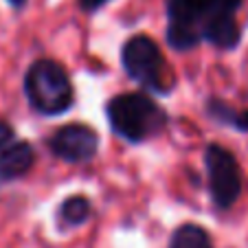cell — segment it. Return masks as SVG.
<instances>
[{
	"instance_id": "obj_1",
	"label": "cell",
	"mask_w": 248,
	"mask_h": 248,
	"mask_svg": "<svg viewBox=\"0 0 248 248\" xmlns=\"http://www.w3.org/2000/svg\"><path fill=\"white\" fill-rule=\"evenodd\" d=\"M106 114L114 134L127 143H143L160 134L167 125V112L143 93L117 94L108 101Z\"/></svg>"
},
{
	"instance_id": "obj_2",
	"label": "cell",
	"mask_w": 248,
	"mask_h": 248,
	"mask_svg": "<svg viewBox=\"0 0 248 248\" xmlns=\"http://www.w3.org/2000/svg\"><path fill=\"white\" fill-rule=\"evenodd\" d=\"M24 94L33 110L46 117H57L70 110L75 90L64 66L53 60H38L24 75Z\"/></svg>"
},
{
	"instance_id": "obj_3",
	"label": "cell",
	"mask_w": 248,
	"mask_h": 248,
	"mask_svg": "<svg viewBox=\"0 0 248 248\" xmlns=\"http://www.w3.org/2000/svg\"><path fill=\"white\" fill-rule=\"evenodd\" d=\"M121 64L127 77L134 79L140 88L152 93H169L171 88V75L160 46L145 33H136L123 44Z\"/></svg>"
},
{
	"instance_id": "obj_4",
	"label": "cell",
	"mask_w": 248,
	"mask_h": 248,
	"mask_svg": "<svg viewBox=\"0 0 248 248\" xmlns=\"http://www.w3.org/2000/svg\"><path fill=\"white\" fill-rule=\"evenodd\" d=\"M211 198L217 209H231L242 193V171L235 156L222 145H209L204 152Z\"/></svg>"
},
{
	"instance_id": "obj_5",
	"label": "cell",
	"mask_w": 248,
	"mask_h": 248,
	"mask_svg": "<svg viewBox=\"0 0 248 248\" xmlns=\"http://www.w3.org/2000/svg\"><path fill=\"white\" fill-rule=\"evenodd\" d=\"M48 150L66 163H86L97 154L99 134L84 123H68L51 134Z\"/></svg>"
},
{
	"instance_id": "obj_6",
	"label": "cell",
	"mask_w": 248,
	"mask_h": 248,
	"mask_svg": "<svg viewBox=\"0 0 248 248\" xmlns=\"http://www.w3.org/2000/svg\"><path fill=\"white\" fill-rule=\"evenodd\" d=\"M167 16L169 24L196 29L202 35V24L206 20L229 14H222L220 0H167Z\"/></svg>"
},
{
	"instance_id": "obj_7",
	"label": "cell",
	"mask_w": 248,
	"mask_h": 248,
	"mask_svg": "<svg viewBox=\"0 0 248 248\" xmlns=\"http://www.w3.org/2000/svg\"><path fill=\"white\" fill-rule=\"evenodd\" d=\"M35 163V150L27 140H11L0 150V183L22 178Z\"/></svg>"
},
{
	"instance_id": "obj_8",
	"label": "cell",
	"mask_w": 248,
	"mask_h": 248,
	"mask_svg": "<svg viewBox=\"0 0 248 248\" xmlns=\"http://www.w3.org/2000/svg\"><path fill=\"white\" fill-rule=\"evenodd\" d=\"M202 40L216 48L231 51L239 42V27L233 16H213L202 24Z\"/></svg>"
},
{
	"instance_id": "obj_9",
	"label": "cell",
	"mask_w": 248,
	"mask_h": 248,
	"mask_svg": "<svg viewBox=\"0 0 248 248\" xmlns=\"http://www.w3.org/2000/svg\"><path fill=\"white\" fill-rule=\"evenodd\" d=\"M93 216V204L86 196H70L57 209V224L60 229H75L90 220Z\"/></svg>"
},
{
	"instance_id": "obj_10",
	"label": "cell",
	"mask_w": 248,
	"mask_h": 248,
	"mask_svg": "<svg viewBox=\"0 0 248 248\" xmlns=\"http://www.w3.org/2000/svg\"><path fill=\"white\" fill-rule=\"evenodd\" d=\"M169 248H213V244L200 224H183L171 233Z\"/></svg>"
},
{
	"instance_id": "obj_11",
	"label": "cell",
	"mask_w": 248,
	"mask_h": 248,
	"mask_svg": "<svg viewBox=\"0 0 248 248\" xmlns=\"http://www.w3.org/2000/svg\"><path fill=\"white\" fill-rule=\"evenodd\" d=\"M206 112L220 123L233 125L242 132L248 130V110H244V112H235V110L231 108V106H226L224 101H220V99H211V101L206 103Z\"/></svg>"
},
{
	"instance_id": "obj_12",
	"label": "cell",
	"mask_w": 248,
	"mask_h": 248,
	"mask_svg": "<svg viewBox=\"0 0 248 248\" xmlns=\"http://www.w3.org/2000/svg\"><path fill=\"white\" fill-rule=\"evenodd\" d=\"M11 140H14V127H11L5 119L0 117V150L9 145Z\"/></svg>"
},
{
	"instance_id": "obj_13",
	"label": "cell",
	"mask_w": 248,
	"mask_h": 248,
	"mask_svg": "<svg viewBox=\"0 0 248 248\" xmlns=\"http://www.w3.org/2000/svg\"><path fill=\"white\" fill-rule=\"evenodd\" d=\"M77 2H79V7L86 14H94V11H99L103 5H108L110 0H77Z\"/></svg>"
},
{
	"instance_id": "obj_14",
	"label": "cell",
	"mask_w": 248,
	"mask_h": 248,
	"mask_svg": "<svg viewBox=\"0 0 248 248\" xmlns=\"http://www.w3.org/2000/svg\"><path fill=\"white\" fill-rule=\"evenodd\" d=\"M11 7H16V9H22L24 5H27V0H7Z\"/></svg>"
}]
</instances>
